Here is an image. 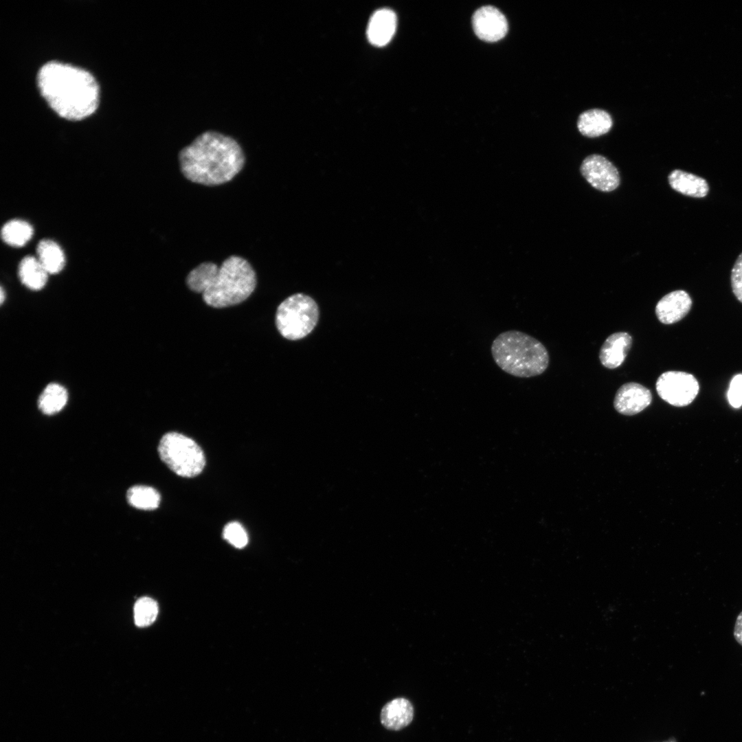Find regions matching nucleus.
Here are the masks:
<instances>
[{
  "mask_svg": "<svg viewBox=\"0 0 742 742\" xmlns=\"http://www.w3.org/2000/svg\"><path fill=\"white\" fill-rule=\"evenodd\" d=\"M40 93L50 108L63 118L79 121L92 115L99 104V86L86 69L49 61L38 71Z\"/></svg>",
  "mask_w": 742,
  "mask_h": 742,
  "instance_id": "1",
  "label": "nucleus"
},
{
  "mask_svg": "<svg viewBox=\"0 0 742 742\" xmlns=\"http://www.w3.org/2000/svg\"><path fill=\"white\" fill-rule=\"evenodd\" d=\"M181 170L192 182L218 186L232 180L243 168L245 155L233 137L215 131L200 133L179 154Z\"/></svg>",
  "mask_w": 742,
  "mask_h": 742,
  "instance_id": "2",
  "label": "nucleus"
},
{
  "mask_svg": "<svg viewBox=\"0 0 742 742\" xmlns=\"http://www.w3.org/2000/svg\"><path fill=\"white\" fill-rule=\"evenodd\" d=\"M186 283L190 290L201 293L203 301L214 308L241 303L254 291L256 273L242 257L231 256L220 266L203 262L190 271Z\"/></svg>",
  "mask_w": 742,
  "mask_h": 742,
  "instance_id": "3",
  "label": "nucleus"
},
{
  "mask_svg": "<svg viewBox=\"0 0 742 742\" xmlns=\"http://www.w3.org/2000/svg\"><path fill=\"white\" fill-rule=\"evenodd\" d=\"M491 351L497 366L515 377L540 375L549 365V354L544 345L519 330H510L498 335L492 342Z\"/></svg>",
  "mask_w": 742,
  "mask_h": 742,
  "instance_id": "4",
  "label": "nucleus"
},
{
  "mask_svg": "<svg viewBox=\"0 0 742 742\" xmlns=\"http://www.w3.org/2000/svg\"><path fill=\"white\" fill-rule=\"evenodd\" d=\"M318 319L319 309L315 300L305 294L296 293L278 306L276 325L283 337L298 340L311 333Z\"/></svg>",
  "mask_w": 742,
  "mask_h": 742,
  "instance_id": "5",
  "label": "nucleus"
},
{
  "mask_svg": "<svg viewBox=\"0 0 742 742\" xmlns=\"http://www.w3.org/2000/svg\"><path fill=\"white\" fill-rule=\"evenodd\" d=\"M158 452L168 467L181 477H195L205 466L201 448L192 439L177 432H168L162 436Z\"/></svg>",
  "mask_w": 742,
  "mask_h": 742,
  "instance_id": "6",
  "label": "nucleus"
},
{
  "mask_svg": "<svg viewBox=\"0 0 742 742\" xmlns=\"http://www.w3.org/2000/svg\"><path fill=\"white\" fill-rule=\"evenodd\" d=\"M655 388L660 397L675 407L690 405L699 393V385L691 374L682 371H667L657 379Z\"/></svg>",
  "mask_w": 742,
  "mask_h": 742,
  "instance_id": "7",
  "label": "nucleus"
},
{
  "mask_svg": "<svg viewBox=\"0 0 742 742\" xmlns=\"http://www.w3.org/2000/svg\"><path fill=\"white\" fill-rule=\"evenodd\" d=\"M580 170L586 181L600 191H613L620 184V175L617 168L600 155L593 154L585 158Z\"/></svg>",
  "mask_w": 742,
  "mask_h": 742,
  "instance_id": "8",
  "label": "nucleus"
},
{
  "mask_svg": "<svg viewBox=\"0 0 742 742\" xmlns=\"http://www.w3.org/2000/svg\"><path fill=\"white\" fill-rule=\"evenodd\" d=\"M473 27L475 34L486 42H495L505 36L508 23L504 15L493 6H484L473 16Z\"/></svg>",
  "mask_w": 742,
  "mask_h": 742,
  "instance_id": "9",
  "label": "nucleus"
},
{
  "mask_svg": "<svg viewBox=\"0 0 742 742\" xmlns=\"http://www.w3.org/2000/svg\"><path fill=\"white\" fill-rule=\"evenodd\" d=\"M652 401L651 391L645 386L635 382L623 384L616 393L614 406L622 414L635 415L647 407Z\"/></svg>",
  "mask_w": 742,
  "mask_h": 742,
  "instance_id": "10",
  "label": "nucleus"
},
{
  "mask_svg": "<svg viewBox=\"0 0 742 742\" xmlns=\"http://www.w3.org/2000/svg\"><path fill=\"white\" fill-rule=\"evenodd\" d=\"M693 301L683 290H676L662 297L655 306V315L664 324H673L683 319L690 311Z\"/></svg>",
  "mask_w": 742,
  "mask_h": 742,
  "instance_id": "11",
  "label": "nucleus"
},
{
  "mask_svg": "<svg viewBox=\"0 0 742 742\" xmlns=\"http://www.w3.org/2000/svg\"><path fill=\"white\" fill-rule=\"evenodd\" d=\"M632 345V337L626 332L610 335L603 342L599 352V359L609 369L619 367L625 361Z\"/></svg>",
  "mask_w": 742,
  "mask_h": 742,
  "instance_id": "12",
  "label": "nucleus"
},
{
  "mask_svg": "<svg viewBox=\"0 0 742 742\" xmlns=\"http://www.w3.org/2000/svg\"><path fill=\"white\" fill-rule=\"evenodd\" d=\"M396 27L395 13L387 8L376 10L370 19L367 36L372 45L382 47L392 38Z\"/></svg>",
  "mask_w": 742,
  "mask_h": 742,
  "instance_id": "13",
  "label": "nucleus"
},
{
  "mask_svg": "<svg viewBox=\"0 0 742 742\" xmlns=\"http://www.w3.org/2000/svg\"><path fill=\"white\" fill-rule=\"evenodd\" d=\"M414 708L405 698H396L385 704L381 712V722L388 730H399L412 721Z\"/></svg>",
  "mask_w": 742,
  "mask_h": 742,
  "instance_id": "14",
  "label": "nucleus"
},
{
  "mask_svg": "<svg viewBox=\"0 0 742 742\" xmlns=\"http://www.w3.org/2000/svg\"><path fill=\"white\" fill-rule=\"evenodd\" d=\"M668 180L671 188L690 197L703 198L709 192V185L705 179L682 170H673Z\"/></svg>",
  "mask_w": 742,
  "mask_h": 742,
  "instance_id": "15",
  "label": "nucleus"
},
{
  "mask_svg": "<svg viewBox=\"0 0 742 742\" xmlns=\"http://www.w3.org/2000/svg\"><path fill=\"white\" fill-rule=\"evenodd\" d=\"M612 125L611 115L605 110L599 109L583 112L577 121L579 132L588 137H596L608 133Z\"/></svg>",
  "mask_w": 742,
  "mask_h": 742,
  "instance_id": "16",
  "label": "nucleus"
},
{
  "mask_svg": "<svg viewBox=\"0 0 742 742\" xmlns=\"http://www.w3.org/2000/svg\"><path fill=\"white\" fill-rule=\"evenodd\" d=\"M18 274L22 284L34 291L43 289L47 281L48 273L34 256H27L21 260Z\"/></svg>",
  "mask_w": 742,
  "mask_h": 742,
  "instance_id": "17",
  "label": "nucleus"
},
{
  "mask_svg": "<svg viewBox=\"0 0 742 742\" xmlns=\"http://www.w3.org/2000/svg\"><path fill=\"white\" fill-rule=\"evenodd\" d=\"M37 258L48 273H59L65 264V257L60 247L49 239L41 240L36 247Z\"/></svg>",
  "mask_w": 742,
  "mask_h": 742,
  "instance_id": "18",
  "label": "nucleus"
},
{
  "mask_svg": "<svg viewBox=\"0 0 742 742\" xmlns=\"http://www.w3.org/2000/svg\"><path fill=\"white\" fill-rule=\"evenodd\" d=\"M67 400V391L63 386L55 383H50L40 394L38 406L43 414L52 415L61 411Z\"/></svg>",
  "mask_w": 742,
  "mask_h": 742,
  "instance_id": "19",
  "label": "nucleus"
},
{
  "mask_svg": "<svg viewBox=\"0 0 742 742\" xmlns=\"http://www.w3.org/2000/svg\"><path fill=\"white\" fill-rule=\"evenodd\" d=\"M33 235V228L25 221L14 219L7 222L1 229L3 241L13 247L25 245Z\"/></svg>",
  "mask_w": 742,
  "mask_h": 742,
  "instance_id": "20",
  "label": "nucleus"
},
{
  "mask_svg": "<svg viewBox=\"0 0 742 742\" xmlns=\"http://www.w3.org/2000/svg\"><path fill=\"white\" fill-rule=\"evenodd\" d=\"M128 503L140 510H154L160 503V494L153 487L137 485L131 487L126 493Z\"/></svg>",
  "mask_w": 742,
  "mask_h": 742,
  "instance_id": "21",
  "label": "nucleus"
},
{
  "mask_svg": "<svg viewBox=\"0 0 742 742\" xmlns=\"http://www.w3.org/2000/svg\"><path fill=\"white\" fill-rule=\"evenodd\" d=\"M158 614V605L155 600L143 597L137 600L134 607L135 625L140 627L153 623Z\"/></svg>",
  "mask_w": 742,
  "mask_h": 742,
  "instance_id": "22",
  "label": "nucleus"
},
{
  "mask_svg": "<svg viewBox=\"0 0 742 742\" xmlns=\"http://www.w3.org/2000/svg\"><path fill=\"white\" fill-rule=\"evenodd\" d=\"M223 538L237 548H244L248 543V536L243 526L236 521L228 523L223 532Z\"/></svg>",
  "mask_w": 742,
  "mask_h": 742,
  "instance_id": "23",
  "label": "nucleus"
},
{
  "mask_svg": "<svg viewBox=\"0 0 742 742\" xmlns=\"http://www.w3.org/2000/svg\"><path fill=\"white\" fill-rule=\"evenodd\" d=\"M730 282L734 295L742 303V252L737 258L732 269Z\"/></svg>",
  "mask_w": 742,
  "mask_h": 742,
  "instance_id": "24",
  "label": "nucleus"
},
{
  "mask_svg": "<svg viewBox=\"0 0 742 742\" xmlns=\"http://www.w3.org/2000/svg\"><path fill=\"white\" fill-rule=\"evenodd\" d=\"M727 395L729 403L733 407L739 408L742 405V374L732 378Z\"/></svg>",
  "mask_w": 742,
  "mask_h": 742,
  "instance_id": "25",
  "label": "nucleus"
},
{
  "mask_svg": "<svg viewBox=\"0 0 742 742\" xmlns=\"http://www.w3.org/2000/svg\"><path fill=\"white\" fill-rule=\"evenodd\" d=\"M734 637L736 641L742 646V611L736 619L734 628Z\"/></svg>",
  "mask_w": 742,
  "mask_h": 742,
  "instance_id": "26",
  "label": "nucleus"
},
{
  "mask_svg": "<svg viewBox=\"0 0 742 742\" xmlns=\"http://www.w3.org/2000/svg\"><path fill=\"white\" fill-rule=\"evenodd\" d=\"M5 293H4V290L1 287V304L3 303L4 300H5Z\"/></svg>",
  "mask_w": 742,
  "mask_h": 742,
  "instance_id": "27",
  "label": "nucleus"
},
{
  "mask_svg": "<svg viewBox=\"0 0 742 742\" xmlns=\"http://www.w3.org/2000/svg\"><path fill=\"white\" fill-rule=\"evenodd\" d=\"M663 742H677V741L675 738H670L668 740L664 741Z\"/></svg>",
  "mask_w": 742,
  "mask_h": 742,
  "instance_id": "28",
  "label": "nucleus"
}]
</instances>
